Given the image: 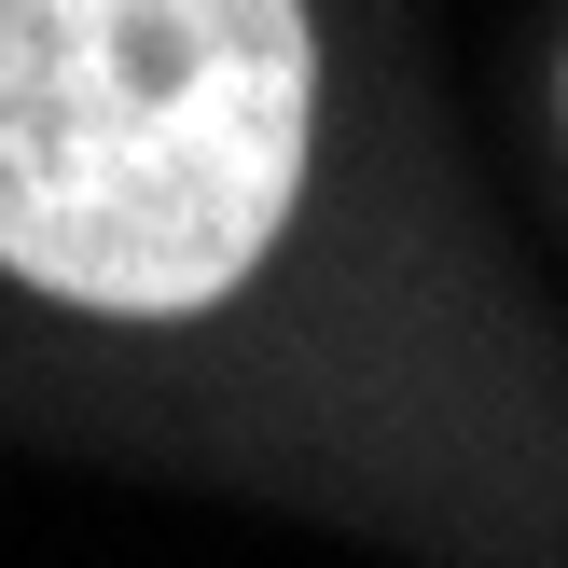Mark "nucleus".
I'll return each instance as SVG.
<instances>
[{"label": "nucleus", "mask_w": 568, "mask_h": 568, "mask_svg": "<svg viewBox=\"0 0 568 568\" xmlns=\"http://www.w3.org/2000/svg\"><path fill=\"white\" fill-rule=\"evenodd\" d=\"M320 166L305 0H0V264L83 320H194Z\"/></svg>", "instance_id": "1"}]
</instances>
